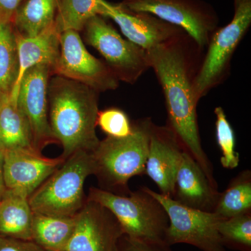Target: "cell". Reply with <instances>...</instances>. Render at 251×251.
Segmentation results:
<instances>
[{
  "mask_svg": "<svg viewBox=\"0 0 251 251\" xmlns=\"http://www.w3.org/2000/svg\"><path fill=\"white\" fill-rule=\"evenodd\" d=\"M51 67L41 64L29 69L18 89V106L27 117L34 150L41 152L51 144H58L49 122V85Z\"/></svg>",
  "mask_w": 251,
  "mask_h": 251,
  "instance_id": "9",
  "label": "cell"
},
{
  "mask_svg": "<svg viewBox=\"0 0 251 251\" xmlns=\"http://www.w3.org/2000/svg\"><path fill=\"white\" fill-rule=\"evenodd\" d=\"M87 199L108 209L121 226L124 235L139 242L166 244L168 214L146 188L120 196L92 187Z\"/></svg>",
  "mask_w": 251,
  "mask_h": 251,
  "instance_id": "4",
  "label": "cell"
},
{
  "mask_svg": "<svg viewBox=\"0 0 251 251\" xmlns=\"http://www.w3.org/2000/svg\"><path fill=\"white\" fill-rule=\"evenodd\" d=\"M108 2L105 0H58L54 25L59 33L82 31L94 16L103 17Z\"/></svg>",
  "mask_w": 251,
  "mask_h": 251,
  "instance_id": "22",
  "label": "cell"
},
{
  "mask_svg": "<svg viewBox=\"0 0 251 251\" xmlns=\"http://www.w3.org/2000/svg\"><path fill=\"white\" fill-rule=\"evenodd\" d=\"M58 0H24L18 6L12 25L18 35L34 37L53 27Z\"/></svg>",
  "mask_w": 251,
  "mask_h": 251,
  "instance_id": "19",
  "label": "cell"
},
{
  "mask_svg": "<svg viewBox=\"0 0 251 251\" xmlns=\"http://www.w3.org/2000/svg\"><path fill=\"white\" fill-rule=\"evenodd\" d=\"M75 217V228L64 251H118L123 231L108 209L87 199Z\"/></svg>",
  "mask_w": 251,
  "mask_h": 251,
  "instance_id": "12",
  "label": "cell"
},
{
  "mask_svg": "<svg viewBox=\"0 0 251 251\" xmlns=\"http://www.w3.org/2000/svg\"><path fill=\"white\" fill-rule=\"evenodd\" d=\"M151 124L146 120L133 125L131 134L125 138L108 136L100 140L92 155L100 189L120 196L130 194L128 181L146 172Z\"/></svg>",
  "mask_w": 251,
  "mask_h": 251,
  "instance_id": "3",
  "label": "cell"
},
{
  "mask_svg": "<svg viewBox=\"0 0 251 251\" xmlns=\"http://www.w3.org/2000/svg\"><path fill=\"white\" fill-rule=\"evenodd\" d=\"M126 9L153 15L165 22L181 28L203 47L215 25L214 16L193 0H125Z\"/></svg>",
  "mask_w": 251,
  "mask_h": 251,
  "instance_id": "11",
  "label": "cell"
},
{
  "mask_svg": "<svg viewBox=\"0 0 251 251\" xmlns=\"http://www.w3.org/2000/svg\"><path fill=\"white\" fill-rule=\"evenodd\" d=\"M59 37L60 33L57 30L55 25L34 37L25 38L16 34L19 72L17 80L10 95L11 98L17 100L20 84L25 74L29 69L46 64L52 70L59 56Z\"/></svg>",
  "mask_w": 251,
  "mask_h": 251,
  "instance_id": "17",
  "label": "cell"
},
{
  "mask_svg": "<svg viewBox=\"0 0 251 251\" xmlns=\"http://www.w3.org/2000/svg\"><path fill=\"white\" fill-rule=\"evenodd\" d=\"M62 157L48 158L34 149L5 151L4 178L6 188L29 198L62 166Z\"/></svg>",
  "mask_w": 251,
  "mask_h": 251,
  "instance_id": "13",
  "label": "cell"
},
{
  "mask_svg": "<svg viewBox=\"0 0 251 251\" xmlns=\"http://www.w3.org/2000/svg\"><path fill=\"white\" fill-rule=\"evenodd\" d=\"M251 211V173L249 170L231 180L227 188L220 193L214 212L224 219Z\"/></svg>",
  "mask_w": 251,
  "mask_h": 251,
  "instance_id": "23",
  "label": "cell"
},
{
  "mask_svg": "<svg viewBox=\"0 0 251 251\" xmlns=\"http://www.w3.org/2000/svg\"><path fill=\"white\" fill-rule=\"evenodd\" d=\"M214 113L216 116V140L222 153L221 165L226 169H235L239 166V154L235 150L236 140L233 128L221 107H217Z\"/></svg>",
  "mask_w": 251,
  "mask_h": 251,
  "instance_id": "26",
  "label": "cell"
},
{
  "mask_svg": "<svg viewBox=\"0 0 251 251\" xmlns=\"http://www.w3.org/2000/svg\"><path fill=\"white\" fill-rule=\"evenodd\" d=\"M217 229L225 247L251 251V211L221 220Z\"/></svg>",
  "mask_w": 251,
  "mask_h": 251,
  "instance_id": "25",
  "label": "cell"
},
{
  "mask_svg": "<svg viewBox=\"0 0 251 251\" xmlns=\"http://www.w3.org/2000/svg\"><path fill=\"white\" fill-rule=\"evenodd\" d=\"M0 251H48L33 241L0 237Z\"/></svg>",
  "mask_w": 251,
  "mask_h": 251,
  "instance_id": "29",
  "label": "cell"
},
{
  "mask_svg": "<svg viewBox=\"0 0 251 251\" xmlns=\"http://www.w3.org/2000/svg\"><path fill=\"white\" fill-rule=\"evenodd\" d=\"M7 97H9V96H0V107H1V104H2L4 99Z\"/></svg>",
  "mask_w": 251,
  "mask_h": 251,
  "instance_id": "33",
  "label": "cell"
},
{
  "mask_svg": "<svg viewBox=\"0 0 251 251\" xmlns=\"http://www.w3.org/2000/svg\"><path fill=\"white\" fill-rule=\"evenodd\" d=\"M75 216L63 217L34 213L33 242L48 251H65L75 228Z\"/></svg>",
  "mask_w": 251,
  "mask_h": 251,
  "instance_id": "21",
  "label": "cell"
},
{
  "mask_svg": "<svg viewBox=\"0 0 251 251\" xmlns=\"http://www.w3.org/2000/svg\"><path fill=\"white\" fill-rule=\"evenodd\" d=\"M82 30L87 44L101 54L118 80L133 83L150 67L146 51L123 39L102 16L91 18Z\"/></svg>",
  "mask_w": 251,
  "mask_h": 251,
  "instance_id": "7",
  "label": "cell"
},
{
  "mask_svg": "<svg viewBox=\"0 0 251 251\" xmlns=\"http://www.w3.org/2000/svg\"><path fill=\"white\" fill-rule=\"evenodd\" d=\"M219 196V191L211 186L197 162L184 151L173 199L193 209L214 212Z\"/></svg>",
  "mask_w": 251,
  "mask_h": 251,
  "instance_id": "16",
  "label": "cell"
},
{
  "mask_svg": "<svg viewBox=\"0 0 251 251\" xmlns=\"http://www.w3.org/2000/svg\"><path fill=\"white\" fill-rule=\"evenodd\" d=\"M0 146L5 151L34 149L27 117L18 106L17 100L10 96L0 107Z\"/></svg>",
  "mask_w": 251,
  "mask_h": 251,
  "instance_id": "20",
  "label": "cell"
},
{
  "mask_svg": "<svg viewBox=\"0 0 251 251\" xmlns=\"http://www.w3.org/2000/svg\"><path fill=\"white\" fill-rule=\"evenodd\" d=\"M19 59L11 23H0V96H10L17 80Z\"/></svg>",
  "mask_w": 251,
  "mask_h": 251,
  "instance_id": "24",
  "label": "cell"
},
{
  "mask_svg": "<svg viewBox=\"0 0 251 251\" xmlns=\"http://www.w3.org/2000/svg\"><path fill=\"white\" fill-rule=\"evenodd\" d=\"M184 150L174 133L168 127L151 124L146 172L161 191L173 198L175 179L182 159Z\"/></svg>",
  "mask_w": 251,
  "mask_h": 251,
  "instance_id": "14",
  "label": "cell"
},
{
  "mask_svg": "<svg viewBox=\"0 0 251 251\" xmlns=\"http://www.w3.org/2000/svg\"><path fill=\"white\" fill-rule=\"evenodd\" d=\"M118 251H172V250L171 247L167 244L139 242L123 235L119 242Z\"/></svg>",
  "mask_w": 251,
  "mask_h": 251,
  "instance_id": "28",
  "label": "cell"
},
{
  "mask_svg": "<svg viewBox=\"0 0 251 251\" xmlns=\"http://www.w3.org/2000/svg\"><path fill=\"white\" fill-rule=\"evenodd\" d=\"M248 1H251V0H234L235 8L237 7L239 5L244 4V3L248 2Z\"/></svg>",
  "mask_w": 251,
  "mask_h": 251,
  "instance_id": "32",
  "label": "cell"
},
{
  "mask_svg": "<svg viewBox=\"0 0 251 251\" xmlns=\"http://www.w3.org/2000/svg\"><path fill=\"white\" fill-rule=\"evenodd\" d=\"M97 126L108 137L122 138L131 134L133 126L126 114L120 109L112 108L99 111Z\"/></svg>",
  "mask_w": 251,
  "mask_h": 251,
  "instance_id": "27",
  "label": "cell"
},
{
  "mask_svg": "<svg viewBox=\"0 0 251 251\" xmlns=\"http://www.w3.org/2000/svg\"><path fill=\"white\" fill-rule=\"evenodd\" d=\"M98 92L76 81L54 75L49 81V122L61 157L80 151L92 153L100 140L96 132Z\"/></svg>",
  "mask_w": 251,
  "mask_h": 251,
  "instance_id": "2",
  "label": "cell"
},
{
  "mask_svg": "<svg viewBox=\"0 0 251 251\" xmlns=\"http://www.w3.org/2000/svg\"><path fill=\"white\" fill-rule=\"evenodd\" d=\"M59 53L52 69V75L83 84L97 92L115 90L119 80L108 66L86 49L78 31H63Z\"/></svg>",
  "mask_w": 251,
  "mask_h": 251,
  "instance_id": "8",
  "label": "cell"
},
{
  "mask_svg": "<svg viewBox=\"0 0 251 251\" xmlns=\"http://www.w3.org/2000/svg\"><path fill=\"white\" fill-rule=\"evenodd\" d=\"M103 17L113 20L127 40L145 51L171 41L178 32V27L148 13L129 11L122 4L108 2Z\"/></svg>",
  "mask_w": 251,
  "mask_h": 251,
  "instance_id": "15",
  "label": "cell"
},
{
  "mask_svg": "<svg viewBox=\"0 0 251 251\" xmlns=\"http://www.w3.org/2000/svg\"><path fill=\"white\" fill-rule=\"evenodd\" d=\"M33 214L29 198L6 189L0 200V237L32 241Z\"/></svg>",
  "mask_w": 251,
  "mask_h": 251,
  "instance_id": "18",
  "label": "cell"
},
{
  "mask_svg": "<svg viewBox=\"0 0 251 251\" xmlns=\"http://www.w3.org/2000/svg\"><path fill=\"white\" fill-rule=\"evenodd\" d=\"M251 23V1H248L236 7L232 21L213 36L204 63L193 83L198 100L222 75Z\"/></svg>",
  "mask_w": 251,
  "mask_h": 251,
  "instance_id": "10",
  "label": "cell"
},
{
  "mask_svg": "<svg viewBox=\"0 0 251 251\" xmlns=\"http://www.w3.org/2000/svg\"><path fill=\"white\" fill-rule=\"evenodd\" d=\"M145 188L161 203L168 214L167 245L187 244L202 251H226L218 232V224L224 219L219 214L188 207L173 198Z\"/></svg>",
  "mask_w": 251,
  "mask_h": 251,
  "instance_id": "6",
  "label": "cell"
},
{
  "mask_svg": "<svg viewBox=\"0 0 251 251\" xmlns=\"http://www.w3.org/2000/svg\"><path fill=\"white\" fill-rule=\"evenodd\" d=\"M94 173L92 153H74L31 195V210L45 215L74 217L87 202L84 185Z\"/></svg>",
  "mask_w": 251,
  "mask_h": 251,
  "instance_id": "5",
  "label": "cell"
},
{
  "mask_svg": "<svg viewBox=\"0 0 251 251\" xmlns=\"http://www.w3.org/2000/svg\"><path fill=\"white\" fill-rule=\"evenodd\" d=\"M24 0H0V23H12L15 13Z\"/></svg>",
  "mask_w": 251,
  "mask_h": 251,
  "instance_id": "30",
  "label": "cell"
},
{
  "mask_svg": "<svg viewBox=\"0 0 251 251\" xmlns=\"http://www.w3.org/2000/svg\"><path fill=\"white\" fill-rule=\"evenodd\" d=\"M4 154L5 150L0 146V200L4 196L6 190L4 178Z\"/></svg>",
  "mask_w": 251,
  "mask_h": 251,
  "instance_id": "31",
  "label": "cell"
},
{
  "mask_svg": "<svg viewBox=\"0 0 251 251\" xmlns=\"http://www.w3.org/2000/svg\"><path fill=\"white\" fill-rule=\"evenodd\" d=\"M171 41L146 51L163 87L169 127L185 152L193 157L211 186L218 189L214 168L201 145L197 118L198 99L188 74L187 64L181 50Z\"/></svg>",
  "mask_w": 251,
  "mask_h": 251,
  "instance_id": "1",
  "label": "cell"
}]
</instances>
